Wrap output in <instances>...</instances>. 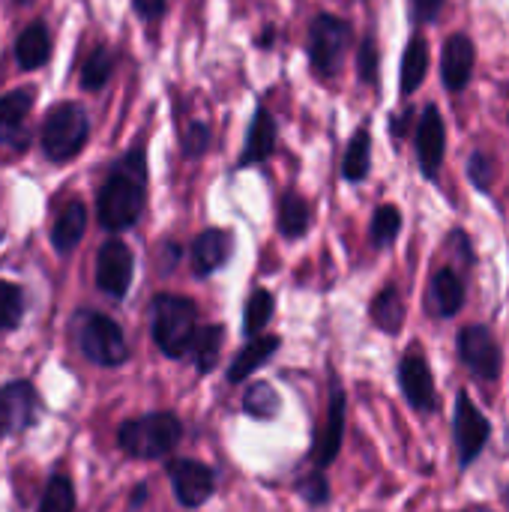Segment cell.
Segmentation results:
<instances>
[{
  "label": "cell",
  "instance_id": "cell-36",
  "mask_svg": "<svg viewBox=\"0 0 509 512\" xmlns=\"http://www.w3.org/2000/svg\"><path fill=\"white\" fill-rule=\"evenodd\" d=\"M300 495H303L309 504H324V501L330 498V489H327L324 474H309L306 480H300Z\"/></svg>",
  "mask_w": 509,
  "mask_h": 512
},
{
  "label": "cell",
  "instance_id": "cell-35",
  "mask_svg": "<svg viewBox=\"0 0 509 512\" xmlns=\"http://www.w3.org/2000/svg\"><path fill=\"white\" fill-rule=\"evenodd\" d=\"M468 174H471V180H474V186L477 189H489L492 186V177H495V168H492V159L486 156V153H474L471 156V162H468Z\"/></svg>",
  "mask_w": 509,
  "mask_h": 512
},
{
  "label": "cell",
  "instance_id": "cell-31",
  "mask_svg": "<svg viewBox=\"0 0 509 512\" xmlns=\"http://www.w3.org/2000/svg\"><path fill=\"white\" fill-rule=\"evenodd\" d=\"M273 312H276L273 294H270V291H255V294L249 297V303H246V324H243L246 336L261 333V330L267 327V321L273 318Z\"/></svg>",
  "mask_w": 509,
  "mask_h": 512
},
{
  "label": "cell",
  "instance_id": "cell-34",
  "mask_svg": "<svg viewBox=\"0 0 509 512\" xmlns=\"http://www.w3.org/2000/svg\"><path fill=\"white\" fill-rule=\"evenodd\" d=\"M183 153L189 156V159H198L207 147H210V126L207 123H189L186 129H183Z\"/></svg>",
  "mask_w": 509,
  "mask_h": 512
},
{
  "label": "cell",
  "instance_id": "cell-33",
  "mask_svg": "<svg viewBox=\"0 0 509 512\" xmlns=\"http://www.w3.org/2000/svg\"><path fill=\"white\" fill-rule=\"evenodd\" d=\"M21 315H24V294H21V288L0 279V333L18 327Z\"/></svg>",
  "mask_w": 509,
  "mask_h": 512
},
{
  "label": "cell",
  "instance_id": "cell-37",
  "mask_svg": "<svg viewBox=\"0 0 509 512\" xmlns=\"http://www.w3.org/2000/svg\"><path fill=\"white\" fill-rule=\"evenodd\" d=\"M444 3H447V0H411V18H414L417 24H432V21L441 18Z\"/></svg>",
  "mask_w": 509,
  "mask_h": 512
},
{
  "label": "cell",
  "instance_id": "cell-7",
  "mask_svg": "<svg viewBox=\"0 0 509 512\" xmlns=\"http://www.w3.org/2000/svg\"><path fill=\"white\" fill-rule=\"evenodd\" d=\"M33 108V90L18 87L0 96V159L21 156L30 147L27 114Z\"/></svg>",
  "mask_w": 509,
  "mask_h": 512
},
{
  "label": "cell",
  "instance_id": "cell-22",
  "mask_svg": "<svg viewBox=\"0 0 509 512\" xmlns=\"http://www.w3.org/2000/svg\"><path fill=\"white\" fill-rule=\"evenodd\" d=\"M279 348V336H264V339H252L249 345H243V351L234 357L231 369H228V381L237 384L243 378H249L255 369H261V363H267Z\"/></svg>",
  "mask_w": 509,
  "mask_h": 512
},
{
  "label": "cell",
  "instance_id": "cell-30",
  "mask_svg": "<svg viewBox=\"0 0 509 512\" xmlns=\"http://www.w3.org/2000/svg\"><path fill=\"white\" fill-rule=\"evenodd\" d=\"M39 512H75V489H72V480L66 474H54L45 483Z\"/></svg>",
  "mask_w": 509,
  "mask_h": 512
},
{
  "label": "cell",
  "instance_id": "cell-39",
  "mask_svg": "<svg viewBox=\"0 0 509 512\" xmlns=\"http://www.w3.org/2000/svg\"><path fill=\"white\" fill-rule=\"evenodd\" d=\"M132 6L144 21H159L168 9V0H132Z\"/></svg>",
  "mask_w": 509,
  "mask_h": 512
},
{
  "label": "cell",
  "instance_id": "cell-25",
  "mask_svg": "<svg viewBox=\"0 0 509 512\" xmlns=\"http://www.w3.org/2000/svg\"><path fill=\"white\" fill-rule=\"evenodd\" d=\"M312 225V207L306 198H300L297 192H288L279 204V231L288 240H297L309 231Z\"/></svg>",
  "mask_w": 509,
  "mask_h": 512
},
{
  "label": "cell",
  "instance_id": "cell-2",
  "mask_svg": "<svg viewBox=\"0 0 509 512\" xmlns=\"http://www.w3.org/2000/svg\"><path fill=\"white\" fill-rule=\"evenodd\" d=\"M153 342L165 357H186L198 336V306L180 294H156L150 303Z\"/></svg>",
  "mask_w": 509,
  "mask_h": 512
},
{
  "label": "cell",
  "instance_id": "cell-32",
  "mask_svg": "<svg viewBox=\"0 0 509 512\" xmlns=\"http://www.w3.org/2000/svg\"><path fill=\"white\" fill-rule=\"evenodd\" d=\"M402 231V213L393 204L378 207V213L372 216V243L375 246H390Z\"/></svg>",
  "mask_w": 509,
  "mask_h": 512
},
{
  "label": "cell",
  "instance_id": "cell-13",
  "mask_svg": "<svg viewBox=\"0 0 509 512\" xmlns=\"http://www.w3.org/2000/svg\"><path fill=\"white\" fill-rule=\"evenodd\" d=\"M417 159H420V168L426 177H438L441 165H444V153H447V126H444V117L435 105H429L417 123Z\"/></svg>",
  "mask_w": 509,
  "mask_h": 512
},
{
  "label": "cell",
  "instance_id": "cell-8",
  "mask_svg": "<svg viewBox=\"0 0 509 512\" xmlns=\"http://www.w3.org/2000/svg\"><path fill=\"white\" fill-rule=\"evenodd\" d=\"M132 270H135V258L132 249L123 240H108L99 246L96 255V285L102 294L123 300L129 294L132 285Z\"/></svg>",
  "mask_w": 509,
  "mask_h": 512
},
{
  "label": "cell",
  "instance_id": "cell-24",
  "mask_svg": "<svg viewBox=\"0 0 509 512\" xmlns=\"http://www.w3.org/2000/svg\"><path fill=\"white\" fill-rule=\"evenodd\" d=\"M369 165H372V135H369V129H357L345 147L342 174H345V180L360 183L369 177Z\"/></svg>",
  "mask_w": 509,
  "mask_h": 512
},
{
  "label": "cell",
  "instance_id": "cell-15",
  "mask_svg": "<svg viewBox=\"0 0 509 512\" xmlns=\"http://www.w3.org/2000/svg\"><path fill=\"white\" fill-rule=\"evenodd\" d=\"M399 384H402V393H405L411 408L426 414V411H432L438 405L435 378H432V369L423 360V354H417V351L405 354V360L399 366Z\"/></svg>",
  "mask_w": 509,
  "mask_h": 512
},
{
  "label": "cell",
  "instance_id": "cell-6",
  "mask_svg": "<svg viewBox=\"0 0 509 512\" xmlns=\"http://www.w3.org/2000/svg\"><path fill=\"white\" fill-rule=\"evenodd\" d=\"M351 24L339 15L321 12L312 18L309 24V36H306V51H309V63L312 72H318L321 78L336 75L348 45H351Z\"/></svg>",
  "mask_w": 509,
  "mask_h": 512
},
{
  "label": "cell",
  "instance_id": "cell-28",
  "mask_svg": "<svg viewBox=\"0 0 509 512\" xmlns=\"http://www.w3.org/2000/svg\"><path fill=\"white\" fill-rule=\"evenodd\" d=\"M222 339H225V330L222 327H204L198 330L195 336V345H192V357H195V366L198 372H213L216 363H219V351H222Z\"/></svg>",
  "mask_w": 509,
  "mask_h": 512
},
{
  "label": "cell",
  "instance_id": "cell-20",
  "mask_svg": "<svg viewBox=\"0 0 509 512\" xmlns=\"http://www.w3.org/2000/svg\"><path fill=\"white\" fill-rule=\"evenodd\" d=\"M51 57V33L42 21H33L15 39V63L21 69H39Z\"/></svg>",
  "mask_w": 509,
  "mask_h": 512
},
{
  "label": "cell",
  "instance_id": "cell-9",
  "mask_svg": "<svg viewBox=\"0 0 509 512\" xmlns=\"http://www.w3.org/2000/svg\"><path fill=\"white\" fill-rule=\"evenodd\" d=\"M492 435L489 420L483 417V411L474 405V399L468 393H459L456 402V447H459V465L471 468L474 459L486 450Z\"/></svg>",
  "mask_w": 509,
  "mask_h": 512
},
{
  "label": "cell",
  "instance_id": "cell-10",
  "mask_svg": "<svg viewBox=\"0 0 509 512\" xmlns=\"http://www.w3.org/2000/svg\"><path fill=\"white\" fill-rule=\"evenodd\" d=\"M459 357L462 363L483 381H495L501 375V345L495 342V336L480 327V324H471L459 333Z\"/></svg>",
  "mask_w": 509,
  "mask_h": 512
},
{
  "label": "cell",
  "instance_id": "cell-3",
  "mask_svg": "<svg viewBox=\"0 0 509 512\" xmlns=\"http://www.w3.org/2000/svg\"><path fill=\"white\" fill-rule=\"evenodd\" d=\"M180 438H183V426L168 411L129 420L117 432L120 450L132 459H162L180 444Z\"/></svg>",
  "mask_w": 509,
  "mask_h": 512
},
{
  "label": "cell",
  "instance_id": "cell-29",
  "mask_svg": "<svg viewBox=\"0 0 509 512\" xmlns=\"http://www.w3.org/2000/svg\"><path fill=\"white\" fill-rule=\"evenodd\" d=\"M282 402H279V393L270 387V384H252L243 396V411L252 414L255 420H273L279 414Z\"/></svg>",
  "mask_w": 509,
  "mask_h": 512
},
{
  "label": "cell",
  "instance_id": "cell-11",
  "mask_svg": "<svg viewBox=\"0 0 509 512\" xmlns=\"http://www.w3.org/2000/svg\"><path fill=\"white\" fill-rule=\"evenodd\" d=\"M39 399L30 381H12L0 387V435H18L36 423Z\"/></svg>",
  "mask_w": 509,
  "mask_h": 512
},
{
  "label": "cell",
  "instance_id": "cell-17",
  "mask_svg": "<svg viewBox=\"0 0 509 512\" xmlns=\"http://www.w3.org/2000/svg\"><path fill=\"white\" fill-rule=\"evenodd\" d=\"M276 138H279V129H276V120L267 108H258L252 123H249V135H246V147L240 153V168H249V165H258V162H267L276 150Z\"/></svg>",
  "mask_w": 509,
  "mask_h": 512
},
{
  "label": "cell",
  "instance_id": "cell-18",
  "mask_svg": "<svg viewBox=\"0 0 509 512\" xmlns=\"http://www.w3.org/2000/svg\"><path fill=\"white\" fill-rule=\"evenodd\" d=\"M228 252H231V237L225 231H204L195 237L192 243V270L195 276H210L213 270H219L225 261H228Z\"/></svg>",
  "mask_w": 509,
  "mask_h": 512
},
{
  "label": "cell",
  "instance_id": "cell-21",
  "mask_svg": "<svg viewBox=\"0 0 509 512\" xmlns=\"http://www.w3.org/2000/svg\"><path fill=\"white\" fill-rule=\"evenodd\" d=\"M465 303V285L456 270L444 267L432 276V306L441 318H453Z\"/></svg>",
  "mask_w": 509,
  "mask_h": 512
},
{
  "label": "cell",
  "instance_id": "cell-14",
  "mask_svg": "<svg viewBox=\"0 0 509 512\" xmlns=\"http://www.w3.org/2000/svg\"><path fill=\"white\" fill-rule=\"evenodd\" d=\"M342 435H345V390L336 378H330V408H327V420H324L315 450H312V462L318 468H327L339 456Z\"/></svg>",
  "mask_w": 509,
  "mask_h": 512
},
{
  "label": "cell",
  "instance_id": "cell-23",
  "mask_svg": "<svg viewBox=\"0 0 509 512\" xmlns=\"http://www.w3.org/2000/svg\"><path fill=\"white\" fill-rule=\"evenodd\" d=\"M426 72H429V45L423 36H414L405 48V57H402V78H399L402 93L411 96L423 84Z\"/></svg>",
  "mask_w": 509,
  "mask_h": 512
},
{
  "label": "cell",
  "instance_id": "cell-5",
  "mask_svg": "<svg viewBox=\"0 0 509 512\" xmlns=\"http://www.w3.org/2000/svg\"><path fill=\"white\" fill-rule=\"evenodd\" d=\"M72 330H75L81 354L90 363L105 366V369H114V366L126 363L129 345H126V336H123V330H120V324L114 318H108L102 312H78Z\"/></svg>",
  "mask_w": 509,
  "mask_h": 512
},
{
  "label": "cell",
  "instance_id": "cell-38",
  "mask_svg": "<svg viewBox=\"0 0 509 512\" xmlns=\"http://www.w3.org/2000/svg\"><path fill=\"white\" fill-rule=\"evenodd\" d=\"M375 78H378V51H375V42L366 39L360 48V81L375 84Z\"/></svg>",
  "mask_w": 509,
  "mask_h": 512
},
{
  "label": "cell",
  "instance_id": "cell-27",
  "mask_svg": "<svg viewBox=\"0 0 509 512\" xmlns=\"http://www.w3.org/2000/svg\"><path fill=\"white\" fill-rule=\"evenodd\" d=\"M372 318L381 330L387 333H396L402 327V318H405V306H402V297H399V288L396 285H387L375 303H372Z\"/></svg>",
  "mask_w": 509,
  "mask_h": 512
},
{
  "label": "cell",
  "instance_id": "cell-16",
  "mask_svg": "<svg viewBox=\"0 0 509 512\" xmlns=\"http://www.w3.org/2000/svg\"><path fill=\"white\" fill-rule=\"evenodd\" d=\"M474 60H477V51H474L471 36L456 33V36L447 39L444 54H441V78H444V87L450 93H462L471 84Z\"/></svg>",
  "mask_w": 509,
  "mask_h": 512
},
{
  "label": "cell",
  "instance_id": "cell-4",
  "mask_svg": "<svg viewBox=\"0 0 509 512\" xmlns=\"http://www.w3.org/2000/svg\"><path fill=\"white\" fill-rule=\"evenodd\" d=\"M87 138H90V117L78 102H60L42 120L39 144L51 162L75 159L84 150Z\"/></svg>",
  "mask_w": 509,
  "mask_h": 512
},
{
  "label": "cell",
  "instance_id": "cell-19",
  "mask_svg": "<svg viewBox=\"0 0 509 512\" xmlns=\"http://www.w3.org/2000/svg\"><path fill=\"white\" fill-rule=\"evenodd\" d=\"M84 228H87V207H84L81 201H69V204L57 213V219H54V225H51V243H54V249H57L60 255H69V252L81 243Z\"/></svg>",
  "mask_w": 509,
  "mask_h": 512
},
{
  "label": "cell",
  "instance_id": "cell-12",
  "mask_svg": "<svg viewBox=\"0 0 509 512\" xmlns=\"http://www.w3.org/2000/svg\"><path fill=\"white\" fill-rule=\"evenodd\" d=\"M168 477H171V486H174V495L183 507H201L213 489H216V477L207 465L201 462H192V459H177L168 465Z\"/></svg>",
  "mask_w": 509,
  "mask_h": 512
},
{
  "label": "cell",
  "instance_id": "cell-1",
  "mask_svg": "<svg viewBox=\"0 0 509 512\" xmlns=\"http://www.w3.org/2000/svg\"><path fill=\"white\" fill-rule=\"evenodd\" d=\"M147 198V156L144 147H132L123 153L96 195V216L105 231H126L144 213Z\"/></svg>",
  "mask_w": 509,
  "mask_h": 512
},
{
  "label": "cell",
  "instance_id": "cell-26",
  "mask_svg": "<svg viewBox=\"0 0 509 512\" xmlns=\"http://www.w3.org/2000/svg\"><path fill=\"white\" fill-rule=\"evenodd\" d=\"M111 72H114V54H111V48L108 45H96L87 54L84 66H81V87L90 90V93H96V90H102L108 84Z\"/></svg>",
  "mask_w": 509,
  "mask_h": 512
}]
</instances>
